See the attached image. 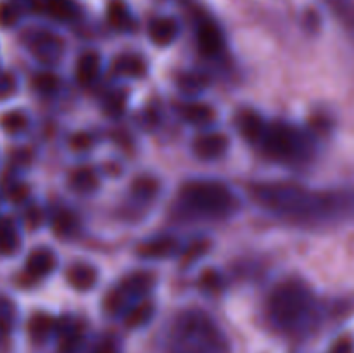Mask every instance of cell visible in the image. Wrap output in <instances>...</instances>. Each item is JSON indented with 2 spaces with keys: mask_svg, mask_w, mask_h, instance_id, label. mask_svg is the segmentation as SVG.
<instances>
[{
  "mask_svg": "<svg viewBox=\"0 0 354 353\" xmlns=\"http://www.w3.org/2000/svg\"><path fill=\"white\" fill-rule=\"evenodd\" d=\"M176 249H178V241L176 239L169 237V235H159V237H154L151 241H145L144 244H140L138 255L142 258L159 260L175 255Z\"/></svg>",
  "mask_w": 354,
  "mask_h": 353,
  "instance_id": "obj_13",
  "label": "cell"
},
{
  "mask_svg": "<svg viewBox=\"0 0 354 353\" xmlns=\"http://www.w3.org/2000/svg\"><path fill=\"white\" fill-rule=\"evenodd\" d=\"M266 315L277 331L303 336L320 320V307L311 287L297 277L282 280L266 301Z\"/></svg>",
  "mask_w": 354,
  "mask_h": 353,
  "instance_id": "obj_2",
  "label": "cell"
},
{
  "mask_svg": "<svg viewBox=\"0 0 354 353\" xmlns=\"http://www.w3.org/2000/svg\"><path fill=\"white\" fill-rule=\"evenodd\" d=\"M0 127L10 135L21 134L28 127V116L21 111H9L0 118Z\"/></svg>",
  "mask_w": 354,
  "mask_h": 353,
  "instance_id": "obj_27",
  "label": "cell"
},
{
  "mask_svg": "<svg viewBox=\"0 0 354 353\" xmlns=\"http://www.w3.org/2000/svg\"><path fill=\"white\" fill-rule=\"evenodd\" d=\"M332 9H335L341 14H351V0H325Z\"/></svg>",
  "mask_w": 354,
  "mask_h": 353,
  "instance_id": "obj_36",
  "label": "cell"
},
{
  "mask_svg": "<svg viewBox=\"0 0 354 353\" xmlns=\"http://www.w3.org/2000/svg\"><path fill=\"white\" fill-rule=\"evenodd\" d=\"M256 145L261 149L263 154L286 165L306 161L311 158L315 147L313 138L306 132L283 121L266 123Z\"/></svg>",
  "mask_w": 354,
  "mask_h": 353,
  "instance_id": "obj_5",
  "label": "cell"
},
{
  "mask_svg": "<svg viewBox=\"0 0 354 353\" xmlns=\"http://www.w3.org/2000/svg\"><path fill=\"white\" fill-rule=\"evenodd\" d=\"M52 228L59 237H71L78 228V220L71 211L61 210L52 218Z\"/></svg>",
  "mask_w": 354,
  "mask_h": 353,
  "instance_id": "obj_26",
  "label": "cell"
},
{
  "mask_svg": "<svg viewBox=\"0 0 354 353\" xmlns=\"http://www.w3.org/2000/svg\"><path fill=\"white\" fill-rule=\"evenodd\" d=\"M328 353H354V339L349 336L339 338Z\"/></svg>",
  "mask_w": 354,
  "mask_h": 353,
  "instance_id": "obj_34",
  "label": "cell"
},
{
  "mask_svg": "<svg viewBox=\"0 0 354 353\" xmlns=\"http://www.w3.org/2000/svg\"><path fill=\"white\" fill-rule=\"evenodd\" d=\"M176 206L192 218L218 220L234 213L237 199L225 183L216 180H192L180 189Z\"/></svg>",
  "mask_w": 354,
  "mask_h": 353,
  "instance_id": "obj_4",
  "label": "cell"
},
{
  "mask_svg": "<svg viewBox=\"0 0 354 353\" xmlns=\"http://www.w3.org/2000/svg\"><path fill=\"white\" fill-rule=\"evenodd\" d=\"M92 353H120V348H118V345L113 339H104V341H100L93 348Z\"/></svg>",
  "mask_w": 354,
  "mask_h": 353,
  "instance_id": "obj_35",
  "label": "cell"
},
{
  "mask_svg": "<svg viewBox=\"0 0 354 353\" xmlns=\"http://www.w3.org/2000/svg\"><path fill=\"white\" fill-rule=\"evenodd\" d=\"M104 113L109 114V116L118 118L124 113V107H127V96L121 90H114V92L107 93L106 99H104Z\"/></svg>",
  "mask_w": 354,
  "mask_h": 353,
  "instance_id": "obj_28",
  "label": "cell"
},
{
  "mask_svg": "<svg viewBox=\"0 0 354 353\" xmlns=\"http://www.w3.org/2000/svg\"><path fill=\"white\" fill-rule=\"evenodd\" d=\"M66 279L73 289L85 293L95 286L97 280H99V273L88 263H75V265L69 266Z\"/></svg>",
  "mask_w": 354,
  "mask_h": 353,
  "instance_id": "obj_14",
  "label": "cell"
},
{
  "mask_svg": "<svg viewBox=\"0 0 354 353\" xmlns=\"http://www.w3.org/2000/svg\"><path fill=\"white\" fill-rule=\"evenodd\" d=\"M114 73L124 78H142L147 73V64L144 57L133 52H123L113 61Z\"/></svg>",
  "mask_w": 354,
  "mask_h": 353,
  "instance_id": "obj_17",
  "label": "cell"
},
{
  "mask_svg": "<svg viewBox=\"0 0 354 353\" xmlns=\"http://www.w3.org/2000/svg\"><path fill=\"white\" fill-rule=\"evenodd\" d=\"M38 7L47 12L52 19L61 21V23H69L80 16V7L76 0H40Z\"/></svg>",
  "mask_w": 354,
  "mask_h": 353,
  "instance_id": "obj_16",
  "label": "cell"
},
{
  "mask_svg": "<svg viewBox=\"0 0 354 353\" xmlns=\"http://www.w3.org/2000/svg\"><path fill=\"white\" fill-rule=\"evenodd\" d=\"M180 116L189 125H194V127H206L214 120V111L207 104L190 102L180 106Z\"/></svg>",
  "mask_w": 354,
  "mask_h": 353,
  "instance_id": "obj_22",
  "label": "cell"
},
{
  "mask_svg": "<svg viewBox=\"0 0 354 353\" xmlns=\"http://www.w3.org/2000/svg\"><path fill=\"white\" fill-rule=\"evenodd\" d=\"M14 317H16V310L10 300L0 296V331L7 332L10 331L14 324Z\"/></svg>",
  "mask_w": 354,
  "mask_h": 353,
  "instance_id": "obj_32",
  "label": "cell"
},
{
  "mask_svg": "<svg viewBox=\"0 0 354 353\" xmlns=\"http://www.w3.org/2000/svg\"><path fill=\"white\" fill-rule=\"evenodd\" d=\"M17 89L16 78L10 73H0V100L9 99Z\"/></svg>",
  "mask_w": 354,
  "mask_h": 353,
  "instance_id": "obj_33",
  "label": "cell"
},
{
  "mask_svg": "<svg viewBox=\"0 0 354 353\" xmlns=\"http://www.w3.org/2000/svg\"><path fill=\"white\" fill-rule=\"evenodd\" d=\"M180 33L178 23L173 17H156L149 24V38L159 47H168Z\"/></svg>",
  "mask_w": 354,
  "mask_h": 353,
  "instance_id": "obj_11",
  "label": "cell"
},
{
  "mask_svg": "<svg viewBox=\"0 0 354 353\" xmlns=\"http://www.w3.org/2000/svg\"><path fill=\"white\" fill-rule=\"evenodd\" d=\"M23 7L17 2H0V28H10L19 21Z\"/></svg>",
  "mask_w": 354,
  "mask_h": 353,
  "instance_id": "obj_29",
  "label": "cell"
},
{
  "mask_svg": "<svg viewBox=\"0 0 354 353\" xmlns=\"http://www.w3.org/2000/svg\"><path fill=\"white\" fill-rule=\"evenodd\" d=\"M24 45L41 64L52 66L64 54V42L48 30H31L24 35Z\"/></svg>",
  "mask_w": 354,
  "mask_h": 353,
  "instance_id": "obj_7",
  "label": "cell"
},
{
  "mask_svg": "<svg viewBox=\"0 0 354 353\" xmlns=\"http://www.w3.org/2000/svg\"><path fill=\"white\" fill-rule=\"evenodd\" d=\"M166 353H230V345L209 315L187 310L169 327Z\"/></svg>",
  "mask_w": 354,
  "mask_h": 353,
  "instance_id": "obj_3",
  "label": "cell"
},
{
  "mask_svg": "<svg viewBox=\"0 0 354 353\" xmlns=\"http://www.w3.org/2000/svg\"><path fill=\"white\" fill-rule=\"evenodd\" d=\"M131 199L138 204H147L151 201L156 199V196L159 194V182L154 179V176L142 175L137 176L133 180L130 187Z\"/></svg>",
  "mask_w": 354,
  "mask_h": 353,
  "instance_id": "obj_21",
  "label": "cell"
},
{
  "mask_svg": "<svg viewBox=\"0 0 354 353\" xmlns=\"http://www.w3.org/2000/svg\"><path fill=\"white\" fill-rule=\"evenodd\" d=\"M33 87L37 92L44 93V96H50V93H54L55 90H57L59 80L54 73H48V71L38 73V75H35L33 78Z\"/></svg>",
  "mask_w": 354,
  "mask_h": 353,
  "instance_id": "obj_30",
  "label": "cell"
},
{
  "mask_svg": "<svg viewBox=\"0 0 354 353\" xmlns=\"http://www.w3.org/2000/svg\"><path fill=\"white\" fill-rule=\"evenodd\" d=\"M259 206L299 224H330L354 218V187L310 190L292 183L263 182L251 185Z\"/></svg>",
  "mask_w": 354,
  "mask_h": 353,
  "instance_id": "obj_1",
  "label": "cell"
},
{
  "mask_svg": "<svg viewBox=\"0 0 354 353\" xmlns=\"http://www.w3.org/2000/svg\"><path fill=\"white\" fill-rule=\"evenodd\" d=\"M237 128L241 132L242 137L249 142V144H258L259 137H261L263 130L266 127V121L259 116L256 111L244 109L237 114Z\"/></svg>",
  "mask_w": 354,
  "mask_h": 353,
  "instance_id": "obj_12",
  "label": "cell"
},
{
  "mask_svg": "<svg viewBox=\"0 0 354 353\" xmlns=\"http://www.w3.org/2000/svg\"><path fill=\"white\" fill-rule=\"evenodd\" d=\"M69 187L78 194H90L99 187V176L92 168L82 166L69 176Z\"/></svg>",
  "mask_w": 354,
  "mask_h": 353,
  "instance_id": "obj_23",
  "label": "cell"
},
{
  "mask_svg": "<svg viewBox=\"0 0 354 353\" xmlns=\"http://www.w3.org/2000/svg\"><path fill=\"white\" fill-rule=\"evenodd\" d=\"M196 40L199 52L206 57H216L225 48L223 31L209 17H201L196 26Z\"/></svg>",
  "mask_w": 354,
  "mask_h": 353,
  "instance_id": "obj_8",
  "label": "cell"
},
{
  "mask_svg": "<svg viewBox=\"0 0 354 353\" xmlns=\"http://www.w3.org/2000/svg\"><path fill=\"white\" fill-rule=\"evenodd\" d=\"M57 332V320L47 314H35L28 322V334L35 343H45Z\"/></svg>",
  "mask_w": 354,
  "mask_h": 353,
  "instance_id": "obj_20",
  "label": "cell"
},
{
  "mask_svg": "<svg viewBox=\"0 0 354 353\" xmlns=\"http://www.w3.org/2000/svg\"><path fill=\"white\" fill-rule=\"evenodd\" d=\"M57 338H59V348H61V353H76L78 348L82 346L83 334L82 327L76 324L75 320H66L57 322Z\"/></svg>",
  "mask_w": 354,
  "mask_h": 353,
  "instance_id": "obj_15",
  "label": "cell"
},
{
  "mask_svg": "<svg viewBox=\"0 0 354 353\" xmlns=\"http://www.w3.org/2000/svg\"><path fill=\"white\" fill-rule=\"evenodd\" d=\"M152 284H154V277L149 272L130 273L113 291L107 293V296L104 298V308L111 315L128 311L133 305L144 301L149 291L152 289Z\"/></svg>",
  "mask_w": 354,
  "mask_h": 353,
  "instance_id": "obj_6",
  "label": "cell"
},
{
  "mask_svg": "<svg viewBox=\"0 0 354 353\" xmlns=\"http://www.w3.org/2000/svg\"><path fill=\"white\" fill-rule=\"evenodd\" d=\"M154 315V307H152L149 301H140V303L133 305L130 310L127 311V317H124V324L131 329H138L142 325L147 324L149 320Z\"/></svg>",
  "mask_w": 354,
  "mask_h": 353,
  "instance_id": "obj_25",
  "label": "cell"
},
{
  "mask_svg": "<svg viewBox=\"0 0 354 353\" xmlns=\"http://www.w3.org/2000/svg\"><path fill=\"white\" fill-rule=\"evenodd\" d=\"M57 265L55 255L47 248H38L28 256L26 265H24V273L30 280H40L47 277Z\"/></svg>",
  "mask_w": 354,
  "mask_h": 353,
  "instance_id": "obj_10",
  "label": "cell"
},
{
  "mask_svg": "<svg viewBox=\"0 0 354 353\" xmlns=\"http://www.w3.org/2000/svg\"><path fill=\"white\" fill-rule=\"evenodd\" d=\"M21 239L10 218H0V255L9 256L19 249Z\"/></svg>",
  "mask_w": 354,
  "mask_h": 353,
  "instance_id": "obj_24",
  "label": "cell"
},
{
  "mask_svg": "<svg viewBox=\"0 0 354 353\" xmlns=\"http://www.w3.org/2000/svg\"><path fill=\"white\" fill-rule=\"evenodd\" d=\"M100 73V57L97 52H83L76 61V80L82 85H92Z\"/></svg>",
  "mask_w": 354,
  "mask_h": 353,
  "instance_id": "obj_19",
  "label": "cell"
},
{
  "mask_svg": "<svg viewBox=\"0 0 354 353\" xmlns=\"http://www.w3.org/2000/svg\"><path fill=\"white\" fill-rule=\"evenodd\" d=\"M207 83V78L201 73L190 71V73H182L178 76V85L180 89L185 90V92H199L201 89H204Z\"/></svg>",
  "mask_w": 354,
  "mask_h": 353,
  "instance_id": "obj_31",
  "label": "cell"
},
{
  "mask_svg": "<svg viewBox=\"0 0 354 353\" xmlns=\"http://www.w3.org/2000/svg\"><path fill=\"white\" fill-rule=\"evenodd\" d=\"M228 137L223 134H204L194 141L192 149L196 152L197 158L204 159V161H213V159L221 158L228 149Z\"/></svg>",
  "mask_w": 354,
  "mask_h": 353,
  "instance_id": "obj_9",
  "label": "cell"
},
{
  "mask_svg": "<svg viewBox=\"0 0 354 353\" xmlns=\"http://www.w3.org/2000/svg\"><path fill=\"white\" fill-rule=\"evenodd\" d=\"M107 21L118 31L127 33V31L135 30V17L123 0H111L107 6Z\"/></svg>",
  "mask_w": 354,
  "mask_h": 353,
  "instance_id": "obj_18",
  "label": "cell"
}]
</instances>
